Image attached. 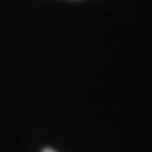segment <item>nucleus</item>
I'll use <instances>...</instances> for the list:
<instances>
[{
	"instance_id": "nucleus-1",
	"label": "nucleus",
	"mask_w": 152,
	"mask_h": 152,
	"mask_svg": "<svg viewBox=\"0 0 152 152\" xmlns=\"http://www.w3.org/2000/svg\"><path fill=\"white\" fill-rule=\"evenodd\" d=\"M42 152H56V151H54V149H50V148H47V149H44Z\"/></svg>"
}]
</instances>
